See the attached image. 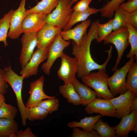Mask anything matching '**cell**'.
Returning <instances> with one entry per match:
<instances>
[{"label":"cell","instance_id":"cell-1","mask_svg":"<svg viewBox=\"0 0 137 137\" xmlns=\"http://www.w3.org/2000/svg\"><path fill=\"white\" fill-rule=\"evenodd\" d=\"M99 22V20H97L92 23L88 32L85 33L79 46L74 41L72 42V54L78 61L76 74L79 78H81L94 70H106L107 65L112 57V46H111L109 49L106 51L108 53V56L103 64L97 63L92 57L90 45L93 40H96L97 39V25Z\"/></svg>","mask_w":137,"mask_h":137},{"label":"cell","instance_id":"cell-2","mask_svg":"<svg viewBox=\"0 0 137 137\" xmlns=\"http://www.w3.org/2000/svg\"><path fill=\"white\" fill-rule=\"evenodd\" d=\"M109 77L106 70L100 69L96 72L90 73L81 79L84 84L93 89L97 96L110 100L114 96L109 88Z\"/></svg>","mask_w":137,"mask_h":137},{"label":"cell","instance_id":"cell-3","mask_svg":"<svg viewBox=\"0 0 137 137\" xmlns=\"http://www.w3.org/2000/svg\"><path fill=\"white\" fill-rule=\"evenodd\" d=\"M6 81L8 83L12 88L15 94L17 106L21 115L22 124L26 125V121L29 116V111L24 105L22 96V90L24 77L19 76L12 69L10 65L3 69Z\"/></svg>","mask_w":137,"mask_h":137},{"label":"cell","instance_id":"cell-4","mask_svg":"<svg viewBox=\"0 0 137 137\" xmlns=\"http://www.w3.org/2000/svg\"><path fill=\"white\" fill-rule=\"evenodd\" d=\"M72 5L69 0H59L55 9L47 15L45 20L46 23L64 29L73 10Z\"/></svg>","mask_w":137,"mask_h":137},{"label":"cell","instance_id":"cell-5","mask_svg":"<svg viewBox=\"0 0 137 137\" xmlns=\"http://www.w3.org/2000/svg\"><path fill=\"white\" fill-rule=\"evenodd\" d=\"M128 35L126 26H124L112 32L103 40L105 44H113L117 51V59L112 71H115L117 68L125 50L129 45L128 41Z\"/></svg>","mask_w":137,"mask_h":137},{"label":"cell","instance_id":"cell-6","mask_svg":"<svg viewBox=\"0 0 137 137\" xmlns=\"http://www.w3.org/2000/svg\"><path fill=\"white\" fill-rule=\"evenodd\" d=\"M135 60V56L129 60L121 68H117L114 74L108 79V84L110 91L114 96L126 92V77L128 70Z\"/></svg>","mask_w":137,"mask_h":137},{"label":"cell","instance_id":"cell-7","mask_svg":"<svg viewBox=\"0 0 137 137\" xmlns=\"http://www.w3.org/2000/svg\"><path fill=\"white\" fill-rule=\"evenodd\" d=\"M70 44V42L64 40L60 33L56 37L49 48L48 55L46 61L44 63L41 68L46 75H49L51 68L55 61L60 57L64 49Z\"/></svg>","mask_w":137,"mask_h":137},{"label":"cell","instance_id":"cell-8","mask_svg":"<svg viewBox=\"0 0 137 137\" xmlns=\"http://www.w3.org/2000/svg\"><path fill=\"white\" fill-rule=\"evenodd\" d=\"M61 64L57 71V75L64 84L71 83L76 78L78 63L76 58L69 56L63 52L60 57Z\"/></svg>","mask_w":137,"mask_h":137},{"label":"cell","instance_id":"cell-9","mask_svg":"<svg viewBox=\"0 0 137 137\" xmlns=\"http://www.w3.org/2000/svg\"><path fill=\"white\" fill-rule=\"evenodd\" d=\"M49 48H39L33 52L30 60L20 72L24 79L37 74L39 65L48 58Z\"/></svg>","mask_w":137,"mask_h":137},{"label":"cell","instance_id":"cell-10","mask_svg":"<svg viewBox=\"0 0 137 137\" xmlns=\"http://www.w3.org/2000/svg\"><path fill=\"white\" fill-rule=\"evenodd\" d=\"M137 96L133 93L127 90L119 96L109 100L115 110V117L121 118L130 113L132 103Z\"/></svg>","mask_w":137,"mask_h":137},{"label":"cell","instance_id":"cell-11","mask_svg":"<svg viewBox=\"0 0 137 137\" xmlns=\"http://www.w3.org/2000/svg\"><path fill=\"white\" fill-rule=\"evenodd\" d=\"M26 0H21L18 8L14 11L11 16L7 36L11 39L18 38L23 33L22 23L27 14L25 7Z\"/></svg>","mask_w":137,"mask_h":137},{"label":"cell","instance_id":"cell-12","mask_svg":"<svg viewBox=\"0 0 137 137\" xmlns=\"http://www.w3.org/2000/svg\"><path fill=\"white\" fill-rule=\"evenodd\" d=\"M37 32L24 33L21 39L22 47L20 62L23 68L28 63L37 43Z\"/></svg>","mask_w":137,"mask_h":137},{"label":"cell","instance_id":"cell-13","mask_svg":"<svg viewBox=\"0 0 137 137\" xmlns=\"http://www.w3.org/2000/svg\"><path fill=\"white\" fill-rule=\"evenodd\" d=\"M88 114L99 113L102 116L114 117L115 110L109 100L96 98L87 105L84 109Z\"/></svg>","mask_w":137,"mask_h":137},{"label":"cell","instance_id":"cell-14","mask_svg":"<svg viewBox=\"0 0 137 137\" xmlns=\"http://www.w3.org/2000/svg\"><path fill=\"white\" fill-rule=\"evenodd\" d=\"M62 29L47 23L37 33V48L49 47Z\"/></svg>","mask_w":137,"mask_h":137},{"label":"cell","instance_id":"cell-15","mask_svg":"<svg viewBox=\"0 0 137 137\" xmlns=\"http://www.w3.org/2000/svg\"><path fill=\"white\" fill-rule=\"evenodd\" d=\"M44 81V77L42 76L30 83L29 90L30 96L26 106L27 108L35 106L43 99L54 97L48 96L44 92L43 86Z\"/></svg>","mask_w":137,"mask_h":137},{"label":"cell","instance_id":"cell-16","mask_svg":"<svg viewBox=\"0 0 137 137\" xmlns=\"http://www.w3.org/2000/svg\"><path fill=\"white\" fill-rule=\"evenodd\" d=\"M47 15L35 12L27 13L22 23L23 33L38 32L46 23Z\"/></svg>","mask_w":137,"mask_h":137},{"label":"cell","instance_id":"cell-17","mask_svg":"<svg viewBox=\"0 0 137 137\" xmlns=\"http://www.w3.org/2000/svg\"><path fill=\"white\" fill-rule=\"evenodd\" d=\"M136 126L137 110H136L122 117L119 124L113 127L117 137H126Z\"/></svg>","mask_w":137,"mask_h":137},{"label":"cell","instance_id":"cell-18","mask_svg":"<svg viewBox=\"0 0 137 137\" xmlns=\"http://www.w3.org/2000/svg\"><path fill=\"white\" fill-rule=\"evenodd\" d=\"M91 22V20L90 19L83 21L73 29L61 31L60 35L64 40L67 41L72 40L79 46Z\"/></svg>","mask_w":137,"mask_h":137},{"label":"cell","instance_id":"cell-19","mask_svg":"<svg viewBox=\"0 0 137 137\" xmlns=\"http://www.w3.org/2000/svg\"><path fill=\"white\" fill-rule=\"evenodd\" d=\"M72 83L82 101V105L86 106L96 98L97 95L95 91L81 83L76 78Z\"/></svg>","mask_w":137,"mask_h":137},{"label":"cell","instance_id":"cell-20","mask_svg":"<svg viewBox=\"0 0 137 137\" xmlns=\"http://www.w3.org/2000/svg\"><path fill=\"white\" fill-rule=\"evenodd\" d=\"M59 89L60 92L69 103L74 106L82 105V101L72 83L61 85Z\"/></svg>","mask_w":137,"mask_h":137},{"label":"cell","instance_id":"cell-21","mask_svg":"<svg viewBox=\"0 0 137 137\" xmlns=\"http://www.w3.org/2000/svg\"><path fill=\"white\" fill-rule=\"evenodd\" d=\"M99 9L90 7L83 11H74L69 22L63 31L71 29L73 26L78 22L86 20L90 16L97 13L99 12Z\"/></svg>","mask_w":137,"mask_h":137},{"label":"cell","instance_id":"cell-22","mask_svg":"<svg viewBox=\"0 0 137 137\" xmlns=\"http://www.w3.org/2000/svg\"><path fill=\"white\" fill-rule=\"evenodd\" d=\"M59 0H41L31 8L26 10L27 14L35 12L48 15L57 6Z\"/></svg>","mask_w":137,"mask_h":137},{"label":"cell","instance_id":"cell-23","mask_svg":"<svg viewBox=\"0 0 137 137\" xmlns=\"http://www.w3.org/2000/svg\"><path fill=\"white\" fill-rule=\"evenodd\" d=\"M102 116L100 114H97L94 116L92 115L90 117L85 116L80 119L79 122H70L67 123V126L70 128L79 127L82 128L83 130L91 131L93 130V127L95 123Z\"/></svg>","mask_w":137,"mask_h":137},{"label":"cell","instance_id":"cell-24","mask_svg":"<svg viewBox=\"0 0 137 137\" xmlns=\"http://www.w3.org/2000/svg\"><path fill=\"white\" fill-rule=\"evenodd\" d=\"M126 26L128 30V41L131 46V49L126 55V58H130L135 56V60H137V29L130 23L128 22Z\"/></svg>","mask_w":137,"mask_h":137},{"label":"cell","instance_id":"cell-25","mask_svg":"<svg viewBox=\"0 0 137 137\" xmlns=\"http://www.w3.org/2000/svg\"><path fill=\"white\" fill-rule=\"evenodd\" d=\"M126 80L127 90L134 93L137 96V62H134L130 67Z\"/></svg>","mask_w":137,"mask_h":137},{"label":"cell","instance_id":"cell-26","mask_svg":"<svg viewBox=\"0 0 137 137\" xmlns=\"http://www.w3.org/2000/svg\"><path fill=\"white\" fill-rule=\"evenodd\" d=\"M18 125L14 120L0 118V137H9L18 130Z\"/></svg>","mask_w":137,"mask_h":137},{"label":"cell","instance_id":"cell-27","mask_svg":"<svg viewBox=\"0 0 137 137\" xmlns=\"http://www.w3.org/2000/svg\"><path fill=\"white\" fill-rule=\"evenodd\" d=\"M14 11L13 10H11L5 14L2 19H0V42L4 43L5 47L8 45L7 38L11 16Z\"/></svg>","mask_w":137,"mask_h":137},{"label":"cell","instance_id":"cell-28","mask_svg":"<svg viewBox=\"0 0 137 137\" xmlns=\"http://www.w3.org/2000/svg\"><path fill=\"white\" fill-rule=\"evenodd\" d=\"M93 129L98 133L100 137H117L113 127L100 118L95 123Z\"/></svg>","mask_w":137,"mask_h":137},{"label":"cell","instance_id":"cell-29","mask_svg":"<svg viewBox=\"0 0 137 137\" xmlns=\"http://www.w3.org/2000/svg\"><path fill=\"white\" fill-rule=\"evenodd\" d=\"M100 2L101 0H98ZM126 0H111L108 1L99 9L101 16L111 18L113 17L115 11L120 5Z\"/></svg>","mask_w":137,"mask_h":137},{"label":"cell","instance_id":"cell-30","mask_svg":"<svg viewBox=\"0 0 137 137\" xmlns=\"http://www.w3.org/2000/svg\"><path fill=\"white\" fill-rule=\"evenodd\" d=\"M129 14V13L119 7L116 9L112 22L113 31L121 27L126 26Z\"/></svg>","mask_w":137,"mask_h":137},{"label":"cell","instance_id":"cell-31","mask_svg":"<svg viewBox=\"0 0 137 137\" xmlns=\"http://www.w3.org/2000/svg\"><path fill=\"white\" fill-rule=\"evenodd\" d=\"M111 19L106 23L101 24L99 22L97 25V36L96 40L97 43H100L113 30L112 22Z\"/></svg>","mask_w":137,"mask_h":137},{"label":"cell","instance_id":"cell-32","mask_svg":"<svg viewBox=\"0 0 137 137\" xmlns=\"http://www.w3.org/2000/svg\"><path fill=\"white\" fill-rule=\"evenodd\" d=\"M28 119L30 121L44 119L49 114L46 110L38 106H35L28 108Z\"/></svg>","mask_w":137,"mask_h":137},{"label":"cell","instance_id":"cell-33","mask_svg":"<svg viewBox=\"0 0 137 137\" xmlns=\"http://www.w3.org/2000/svg\"><path fill=\"white\" fill-rule=\"evenodd\" d=\"M55 96L42 100L35 106H40L47 110L49 114H52L58 110L59 106V100Z\"/></svg>","mask_w":137,"mask_h":137},{"label":"cell","instance_id":"cell-34","mask_svg":"<svg viewBox=\"0 0 137 137\" xmlns=\"http://www.w3.org/2000/svg\"><path fill=\"white\" fill-rule=\"evenodd\" d=\"M17 110L13 106L4 102L0 107V118L14 120Z\"/></svg>","mask_w":137,"mask_h":137},{"label":"cell","instance_id":"cell-35","mask_svg":"<svg viewBox=\"0 0 137 137\" xmlns=\"http://www.w3.org/2000/svg\"><path fill=\"white\" fill-rule=\"evenodd\" d=\"M71 137H100L98 133L93 130L91 131H87L77 128L74 127Z\"/></svg>","mask_w":137,"mask_h":137},{"label":"cell","instance_id":"cell-36","mask_svg":"<svg viewBox=\"0 0 137 137\" xmlns=\"http://www.w3.org/2000/svg\"><path fill=\"white\" fill-rule=\"evenodd\" d=\"M119 7L124 10L131 13L137 10V0H132L124 3H122Z\"/></svg>","mask_w":137,"mask_h":137},{"label":"cell","instance_id":"cell-37","mask_svg":"<svg viewBox=\"0 0 137 137\" xmlns=\"http://www.w3.org/2000/svg\"><path fill=\"white\" fill-rule=\"evenodd\" d=\"M92 0H80L74 7V11L82 12L85 11L90 7L89 5Z\"/></svg>","mask_w":137,"mask_h":137},{"label":"cell","instance_id":"cell-38","mask_svg":"<svg viewBox=\"0 0 137 137\" xmlns=\"http://www.w3.org/2000/svg\"><path fill=\"white\" fill-rule=\"evenodd\" d=\"M8 87L5 78L4 70L0 68V93L5 94Z\"/></svg>","mask_w":137,"mask_h":137},{"label":"cell","instance_id":"cell-39","mask_svg":"<svg viewBox=\"0 0 137 137\" xmlns=\"http://www.w3.org/2000/svg\"><path fill=\"white\" fill-rule=\"evenodd\" d=\"M17 137H36L37 136L32 132L31 130L29 127L24 130H18L16 132Z\"/></svg>","mask_w":137,"mask_h":137},{"label":"cell","instance_id":"cell-40","mask_svg":"<svg viewBox=\"0 0 137 137\" xmlns=\"http://www.w3.org/2000/svg\"><path fill=\"white\" fill-rule=\"evenodd\" d=\"M128 22L137 29V10L129 13Z\"/></svg>","mask_w":137,"mask_h":137},{"label":"cell","instance_id":"cell-41","mask_svg":"<svg viewBox=\"0 0 137 137\" xmlns=\"http://www.w3.org/2000/svg\"><path fill=\"white\" fill-rule=\"evenodd\" d=\"M136 110H137V97L132 102L130 108V113Z\"/></svg>","mask_w":137,"mask_h":137},{"label":"cell","instance_id":"cell-42","mask_svg":"<svg viewBox=\"0 0 137 137\" xmlns=\"http://www.w3.org/2000/svg\"><path fill=\"white\" fill-rule=\"evenodd\" d=\"M5 100L4 94L0 93V107L5 102Z\"/></svg>","mask_w":137,"mask_h":137},{"label":"cell","instance_id":"cell-43","mask_svg":"<svg viewBox=\"0 0 137 137\" xmlns=\"http://www.w3.org/2000/svg\"><path fill=\"white\" fill-rule=\"evenodd\" d=\"M9 137H17V134L16 132L12 133L10 135Z\"/></svg>","mask_w":137,"mask_h":137},{"label":"cell","instance_id":"cell-44","mask_svg":"<svg viewBox=\"0 0 137 137\" xmlns=\"http://www.w3.org/2000/svg\"><path fill=\"white\" fill-rule=\"evenodd\" d=\"M79 0H71V3L72 5Z\"/></svg>","mask_w":137,"mask_h":137},{"label":"cell","instance_id":"cell-45","mask_svg":"<svg viewBox=\"0 0 137 137\" xmlns=\"http://www.w3.org/2000/svg\"><path fill=\"white\" fill-rule=\"evenodd\" d=\"M128 0V1H132V0Z\"/></svg>","mask_w":137,"mask_h":137},{"label":"cell","instance_id":"cell-46","mask_svg":"<svg viewBox=\"0 0 137 137\" xmlns=\"http://www.w3.org/2000/svg\"><path fill=\"white\" fill-rule=\"evenodd\" d=\"M70 0V1H71V0Z\"/></svg>","mask_w":137,"mask_h":137}]
</instances>
